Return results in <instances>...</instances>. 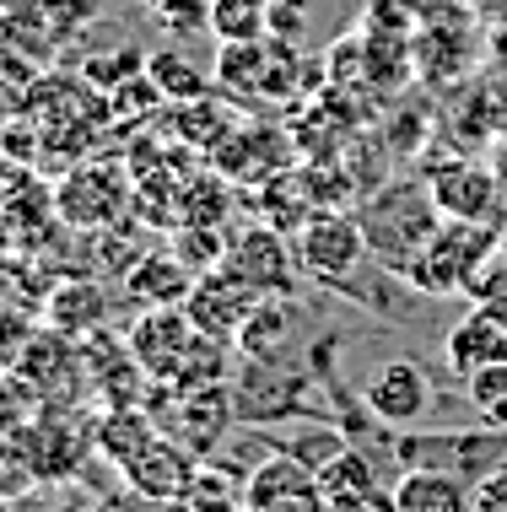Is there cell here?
<instances>
[{
  "label": "cell",
  "mask_w": 507,
  "mask_h": 512,
  "mask_svg": "<svg viewBox=\"0 0 507 512\" xmlns=\"http://www.w3.org/2000/svg\"><path fill=\"white\" fill-rule=\"evenodd\" d=\"M351 216L362 221L367 254L389 275H405V265L421 254V243L443 227V211H437L427 178H389L378 189H362V205Z\"/></svg>",
  "instance_id": "cell-1"
},
{
  "label": "cell",
  "mask_w": 507,
  "mask_h": 512,
  "mask_svg": "<svg viewBox=\"0 0 507 512\" xmlns=\"http://www.w3.org/2000/svg\"><path fill=\"white\" fill-rule=\"evenodd\" d=\"M502 248L497 221H454L443 216V227L421 243V254L405 265L400 281L421 297H470L475 275L486 270V259Z\"/></svg>",
  "instance_id": "cell-2"
},
{
  "label": "cell",
  "mask_w": 507,
  "mask_h": 512,
  "mask_svg": "<svg viewBox=\"0 0 507 512\" xmlns=\"http://www.w3.org/2000/svg\"><path fill=\"white\" fill-rule=\"evenodd\" d=\"M313 367L303 362H254V356H243L238 367H232L227 389H232V415H238L243 426H281V421H313L308 405V389H313Z\"/></svg>",
  "instance_id": "cell-3"
},
{
  "label": "cell",
  "mask_w": 507,
  "mask_h": 512,
  "mask_svg": "<svg viewBox=\"0 0 507 512\" xmlns=\"http://www.w3.org/2000/svg\"><path fill=\"white\" fill-rule=\"evenodd\" d=\"M292 254H297V270L308 281L330 286V292H356V275L373 254H367V238H362V221L351 211H313L303 227L292 232Z\"/></svg>",
  "instance_id": "cell-4"
},
{
  "label": "cell",
  "mask_w": 507,
  "mask_h": 512,
  "mask_svg": "<svg viewBox=\"0 0 507 512\" xmlns=\"http://www.w3.org/2000/svg\"><path fill=\"white\" fill-rule=\"evenodd\" d=\"M157 405H168L157 415V426L173 442H184L195 459H211V453L222 448V437L238 426L227 383H189V389H184V383H162Z\"/></svg>",
  "instance_id": "cell-5"
},
{
  "label": "cell",
  "mask_w": 507,
  "mask_h": 512,
  "mask_svg": "<svg viewBox=\"0 0 507 512\" xmlns=\"http://www.w3.org/2000/svg\"><path fill=\"white\" fill-rule=\"evenodd\" d=\"M362 405L373 410V421H383L389 432H410V426H427L432 415V378L421 362L389 356L367 372L362 383Z\"/></svg>",
  "instance_id": "cell-6"
},
{
  "label": "cell",
  "mask_w": 507,
  "mask_h": 512,
  "mask_svg": "<svg viewBox=\"0 0 507 512\" xmlns=\"http://www.w3.org/2000/svg\"><path fill=\"white\" fill-rule=\"evenodd\" d=\"M222 270L238 275V281L249 286V292H259V297L292 292L297 275H303V270H297L292 243H286V232L265 227V221H254V227L232 232V238H227V254H222Z\"/></svg>",
  "instance_id": "cell-7"
},
{
  "label": "cell",
  "mask_w": 507,
  "mask_h": 512,
  "mask_svg": "<svg viewBox=\"0 0 507 512\" xmlns=\"http://www.w3.org/2000/svg\"><path fill=\"white\" fill-rule=\"evenodd\" d=\"M195 340H200V329L189 324L184 308H146L125 335L130 356L141 362V372L152 383H178L184 362L195 356Z\"/></svg>",
  "instance_id": "cell-8"
},
{
  "label": "cell",
  "mask_w": 507,
  "mask_h": 512,
  "mask_svg": "<svg viewBox=\"0 0 507 512\" xmlns=\"http://www.w3.org/2000/svg\"><path fill=\"white\" fill-rule=\"evenodd\" d=\"M303 324H308L303 302H297L292 292H270L249 308V318L238 324L232 345H238V356H254V362H297Z\"/></svg>",
  "instance_id": "cell-9"
},
{
  "label": "cell",
  "mask_w": 507,
  "mask_h": 512,
  "mask_svg": "<svg viewBox=\"0 0 507 512\" xmlns=\"http://www.w3.org/2000/svg\"><path fill=\"white\" fill-rule=\"evenodd\" d=\"M292 151L297 141L281 130H270V124H232L222 135V146H216V173L227 178V184H265V178H276L292 168Z\"/></svg>",
  "instance_id": "cell-10"
},
{
  "label": "cell",
  "mask_w": 507,
  "mask_h": 512,
  "mask_svg": "<svg viewBox=\"0 0 507 512\" xmlns=\"http://www.w3.org/2000/svg\"><path fill=\"white\" fill-rule=\"evenodd\" d=\"M427 189L437 211L454 221H497L502 211L497 168H486V162H437V168H427Z\"/></svg>",
  "instance_id": "cell-11"
},
{
  "label": "cell",
  "mask_w": 507,
  "mask_h": 512,
  "mask_svg": "<svg viewBox=\"0 0 507 512\" xmlns=\"http://www.w3.org/2000/svg\"><path fill=\"white\" fill-rule=\"evenodd\" d=\"M54 205H60V216L71 221V227H108L114 216H125L130 184L114 162H87V168H76L60 184Z\"/></svg>",
  "instance_id": "cell-12"
},
{
  "label": "cell",
  "mask_w": 507,
  "mask_h": 512,
  "mask_svg": "<svg viewBox=\"0 0 507 512\" xmlns=\"http://www.w3.org/2000/svg\"><path fill=\"white\" fill-rule=\"evenodd\" d=\"M254 302H259V292H249L238 275H227L222 265H216V270L195 275V286H189V297H184V313H189V324H195L200 335L232 345V335H238V324L249 318Z\"/></svg>",
  "instance_id": "cell-13"
},
{
  "label": "cell",
  "mask_w": 507,
  "mask_h": 512,
  "mask_svg": "<svg viewBox=\"0 0 507 512\" xmlns=\"http://www.w3.org/2000/svg\"><path fill=\"white\" fill-rule=\"evenodd\" d=\"M319 496H324V512H383L389 486H378L373 453L346 442V448L319 469Z\"/></svg>",
  "instance_id": "cell-14"
},
{
  "label": "cell",
  "mask_w": 507,
  "mask_h": 512,
  "mask_svg": "<svg viewBox=\"0 0 507 512\" xmlns=\"http://www.w3.org/2000/svg\"><path fill=\"white\" fill-rule=\"evenodd\" d=\"M195 469H200L195 453L162 432L152 448H146L130 469H119V475H125V486H130L135 496H146V502H162V507H168V502H184V496H189V486H195Z\"/></svg>",
  "instance_id": "cell-15"
},
{
  "label": "cell",
  "mask_w": 507,
  "mask_h": 512,
  "mask_svg": "<svg viewBox=\"0 0 507 512\" xmlns=\"http://www.w3.org/2000/svg\"><path fill=\"white\" fill-rule=\"evenodd\" d=\"M443 356H448V367H454L459 378L502 367L507 362V324L491 308H481V302H470V313L443 335Z\"/></svg>",
  "instance_id": "cell-16"
},
{
  "label": "cell",
  "mask_w": 507,
  "mask_h": 512,
  "mask_svg": "<svg viewBox=\"0 0 507 512\" xmlns=\"http://www.w3.org/2000/svg\"><path fill=\"white\" fill-rule=\"evenodd\" d=\"M470 491V480L448 475V469H400L383 512H475Z\"/></svg>",
  "instance_id": "cell-17"
},
{
  "label": "cell",
  "mask_w": 507,
  "mask_h": 512,
  "mask_svg": "<svg viewBox=\"0 0 507 512\" xmlns=\"http://www.w3.org/2000/svg\"><path fill=\"white\" fill-rule=\"evenodd\" d=\"M189 286H195V270H189L173 248L141 254L125 270V297L135 302V308H184Z\"/></svg>",
  "instance_id": "cell-18"
},
{
  "label": "cell",
  "mask_w": 507,
  "mask_h": 512,
  "mask_svg": "<svg viewBox=\"0 0 507 512\" xmlns=\"http://www.w3.org/2000/svg\"><path fill=\"white\" fill-rule=\"evenodd\" d=\"M157 437H162L157 415H146L141 405H114L98 421V432H92V442L103 448V459H114L119 469H130Z\"/></svg>",
  "instance_id": "cell-19"
},
{
  "label": "cell",
  "mask_w": 507,
  "mask_h": 512,
  "mask_svg": "<svg viewBox=\"0 0 507 512\" xmlns=\"http://www.w3.org/2000/svg\"><path fill=\"white\" fill-rule=\"evenodd\" d=\"M232 124H238V114H232L227 103H216L211 92H205V98H195V103H173V108H168V130H173L189 151H216Z\"/></svg>",
  "instance_id": "cell-20"
},
{
  "label": "cell",
  "mask_w": 507,
  "mask_h": 512,
  "mask_svg": "<svg viewBox=\"0 0 507 512\" xmlns=\"http://www.w3.org/2000/svg\"><path fill=\"white\" fill-rule=\"evenodd\" d=\"M108 318V297L98 281H60V292L49 297V324L60 335H92Z\"/></svg>",
  "instance_id": "cell-21"
},
{
  "label": "cell",
  "mask_w": 507,
  "mask_h": 512,
  "mask_svg": "<svg viewBox=\"0 0 507 512\" xmlns=\"http://www.w3.org/2000/svg\"><path fill=\"white\" fill-rule=\"evenodd\" d=\"M205 33L216 44L270 38V0H205Z\"/></svg>",
  "instance_id": "cell-22"
},
{
  "label": "cell",
  "mask_w": 507,
  "mask_h": 512,
  "mask_svg": "<svg viewBox=\"0 0 507 512\" xmlns=\"http://www.w3.org/2000/svg\"><path fill=\"white\" fill-rule=\"evenodd\" d=\"M146 76L157 81V92L168 103H195L211 92V76L195 71V60L189 54H178V49H157V54H146Z\"/></svg>",
  "instance_id": "cell-23"
},
{
  "label": "cell",
  "mask_w": 507,
  "mask_h": 512,
  "mask_svg": "<svg viewBox=\"0 0 507 512\" xmlns=\"http://www.w3.org/2000/svg\"><path fill=\"white\" fill-rule=\"evenodd\" d=\"M464 399H470V410H475V421H481V426L507 432V362L475 372V378H464Z\"/></svg>",
  "instance_id": "cell-24"
},
{
  "label": "cell",
  "mask_w": 507,
  "mask_h": 512,
  "mask_svg": "<svg viewBox=\"0 0 507 512\" xmlns=\"http://www.w3.org/2000/svg\"><path fill=\"white\" fill-rule=\"evenodd\" d=\"M146 71V54L141 49H114V54H98V60H87V71H81V81L87 87H103V98L114 87H125L130 76Z\"/></svg>",
  "instance_id": "cell-25"
},
{
  "label": "cell",
  "mask_w": 507,
  "mask_h": 512,
  "mask_svg": "<svg viewBox=\"0 0 507 512\" xmlns=\"http://www.w3.org/2000/svg\"><path fill=\"white\" fill-rule=\"evenodd\" d=\"M38 486V475H33V459H27V448L17 437L11 442H0V496H22V491H33Z\"/></svg>",
  "instance_id": "cell-26"
},
{
  "label": "cell",
  "mask_w": 507,
  "mask_h": 512,
  "mask_svg": "<svg viewBox=\"0 0 507 512\" xmlns=\"http://www.w3.org/2000/svg\"><path fill=\"white\" fill-rule=\"evenodd\" d=\"M38 6H44V17L60 27L65 38L71 33H81V27H92L108 11V0H38Z\"/></svg>",
  "instance_id": "cell-27"
},
{
  "label": "cell",
  "mask_w": 507,
  "mask_h": 512,
  "mask_svg": "<svg viewBox=\"0 0 507 512\" xmlns=\"http://www.w3.org/2000/svg\"><path fill=\"white\" fill-rule=\"evenodd\" d=\"M308 27V0H270V38L297 44Z\"/></svg>",
  "instance_id": "cell-28"
},
{
  "label": "cell",
  "mask_w": 507,
  "mask_h": 512,
  "mask_svg": "<svg viewBox=\"0 0 507 512\" xmlns=\"http://www.w3.org/2000/svg\"><path fill=\"white\" fill-rule=\"evenodd\" d=\"M470 507H475V512H507V464H502V469H491L486 480H475Z\"/></svg>",
  "instance_id": "cell-29"
},
{
  "label": "cell",
  "mask_w": 507,
  "mask_h": 512,
  "mask_svg": "<svg viewBox=\"0 0 507 512\" xmlns=\"http://www.w3.org/2000/svg\"><path fill=\"white\" fill-rule=\"evenodd\" d=\"M162 22L173 27V33H195V27H205V0H157Z\"/></svg>",
  "instance_id": "cell-30"
},
{
  "label": "cell",
  "mask_w": 507,
  "mask_h": 512,
  "mask_svg": "<svg viewBox=\"0 0 507 512\" xmlns=\"http://www.w3.org/2000/svg\"><path fill=\"white\" fill-rule=\"evenodd\" d=\"M168 512H243V502H211V496H184V502H168Z\"/></svg>",
  "instance_id": "cell-31"
},
{
  "label": "cell",
  "mask_w": 507,
  "mask_h": 512,
  "mask_svg": "<svg viewBox=\"0 0 507 512\" xmlns=\"http://www.w3.org/2000/svg\"><path fill=\"white\" fill-rule=\"evenodd\" d=\"M33 512H92L87 502H76V496H44Z\"/></svg>",
  "instance_id": "cell-32"
},
{
  "label": "cell",
  "mask_w": 507,
  "mask_h": 512,
  "mask_svg": "<svg viewBox=\"0 0 507 512\" xmlns=\"http://www.w3.org/2000/svg\"><path fill=\"white\" fill-rule=\"evenodd\" d=\"M146 6H157V0H146Z\"/></svg>",
  "instance_id": "cell-33"
}]
</instances>
